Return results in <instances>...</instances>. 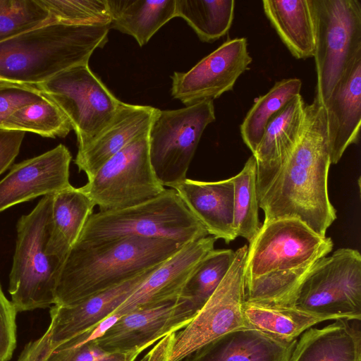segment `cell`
Masks as SVG:
<instances>
[{"label":"cell","mask_w":361,"mask_h":361,"mask_svg":"<svg viewBox=\"0 0 361 361\" xmlns=\"http://www.w3.org/2000/svg\"><path fill=\"white\" fill-rule=\"evenodd\" d=\"M297 340L284 342L244 328L216 338L183 361H289Z\"/></svg>","instance_id":"cell-21"},{"label":"cell","mask_w":361,"mask_h":361,"mask_svg":"<svg viewBox=\"0 0 361 361\" xmlns=\"http://www.w3.org/2000/svg\"><path fill=\"white\" fill-rule=\"evenodd\" d=\"M197 312L183 298L135 310L122 315L92 343L109 353L141 354L163 337L183 329Z\"/></svg>","instance_id":"cell-14"},{"label":"cell","mask_w":361,"mask_h":361,"mask_svg":"<svg viewBox=\"0 0 361 361\" xmlns=\"http://www.w3.org/2000/svg\"><path fill=\"white\" fill-rule=\"evenodd\" d=\"M293 305L333 320H361L360 252L340 248L317 260L300 284Z\"/></svg>","instance_id":"cell-10"},{"label":"cell","mask_w":361,"mask_h":361,"mask_svg":"<svg viewBox=\"0 0 361 361\" xmlns=\"http://www.w3.org/2000/svg\"><path fill=\"white\" fill-rule=\"evenodd\" d=\"M16 310L0 284V361H8L16 345Z\"/></svg>","instance_id":"cell-35"},{"label":"cell","mask_w":361,"mask_h":361,"mask_svg":"<svg viewBox=\"0 0 361 361\" xmlns=\"http://www.w3.org/2000/svg\"><path fill=\"white\" fill-rule=\"evenodd\" d=\"M252 59L245 37L229 39L187 72L175 71L171 96L185 106L214 100L232 90Z\"/></svg>","instance_id":"cell-13"},{"label":"cell","mask_w":361,"mask_h":361,"mask_svg":"<svg viewBox=\"0 0 361 361\" xmlns=\"http://www.w3.org/2000/svg\"><path fill=\"white\" fill-rule=\"evenodd\" d=\"M215 119L212 99L178 109H158L149 130V155L164 187L174 188L187 178L202 135Z\"/></svg>","instance_id":"cell-8"},{"label":"cell","mask_w":361,"mask_h":361,"mask_svg":"<svg viewBox=\"0 0 361 361\" xmlns=\"http://www.w3.org/2000/svg\"><path fill=\"white\" fill-rule=\"evenodd\" d=\"M35 87L69 120L77 137L78 151L109 123L122 103L90 70L89 63L71 67Z\"/></svg>","instance_id":"cell-9"},{"label":"cell","mask_w":361,"mask_h":361,"mask_svg":"<svg viewBox=\"0 0 361 361\" xmlns=\"http://www.w3.org/2000/svg\"><path fill=\"white\" fill-rule=\"evenodd\" d=\"M140 353H109L92 342L76 348L58 349L50 353L44 361H124Z\"/></svg>","instance_id":"cell-34"},{"label":"cell","mask_w":361,"mask_h":361,"mask_svg":"<svg viewBox=\"0 0 361 361\" xmlns=\"http://www.w3.org/2000/svg\"><path fill=\"white\" fill-rule=\"evenodd\" d=\"M243 313L247 328L284 342L297 340L305 331L331 317L310 312L295 305H276L245 300Z\"/></svg>","instance_id":"cell-25"},{"label":"cell","mask_w":361,"mask_h":361,"mask_svg":"<svg viewBox=\"0 0 361 361\" xmlns=\"http://www.w3.org/2000/svg\"><path fill=\"white\" fill-rule=\"evenodd\" d=\"M184 245L169 239L141 238L75 243L62 264L54 305H73L118 286L162 264Z\"/></svg>","instance_id":"cell-2"},{"label":"cell","mask_w":361,"mask_h":361,"mask_svg":"<svg viewBox=\"0 0 361 361\" xmlns=\"http://www.w3.org/2000/svg\"><path fill=\"white\" fill-rule=\"evenodd\" d=\"M110 27L43 23L0 42V78L36 86L71 67L88 63L108 41Z\"/></svg>","instance_id":"cell-3"},{"label":"cell","mask_w":361,"mask_h":361,"mask_svg":"<svg viewBox=\"0 0 361 361\" xmlns=\"http://www.w3.org/2000/svg\"><path fill=\"white\" fill-rule=\"evenodd\" d=\"M316 99L324 104L361 57V4L358 0H313Z\"/></svg>","instance_id":"cell-7"},{"label":"cell","mask_w":361,"mask_h":361,"mask_svg":"<svg viewBox=\"0 0 361 361\" xmlns=\"http://www.w3.org/2000/svg\"><path fill=\"white\" fill-rule=\"evenodd\" d=\"M72 155L59 144L37 157L11 166L0 180V212L39 196L54 195L71 186L69 168Z\"/></svg>","instance_id":"cell-16"},{"label":"cell","mask_w":361,"mask_h":361,"mask_svg":"<svg viewBox=\"0 0 361 361\" xmlns=\"http://www.w3.org/2000/svg\"><path fill=\"white\" fill-rule=\"evenodd\" d=\"M48 13L46 23L109 26L111 16L107 0H37Z\"/></svg>","instance_id":"cell-32"},{"label":"cell","mask_w":361,"mask_h":361,"mask_svg":"<svg viewBox=\"0 0 361 361\" xmlns=\"http://www.w3.org/2000/svg\"><path fill=\"white\" fill-rule=\"evenodd\" d=\"M235 257L230 249L213 250L196 266L180 298L188 300L198 311L216 290Z\"/></svg>","instance_id":"cell-31"},{"label":"cell","mask_w":361,"mask_h":361,"mask_svg":"<svg viewBox=\"0 0 361 361\" xmlns=\"http://www.w3.org/2000/svg\"><path fill=\"white\" fill-rule=\"evenodd\" d=\"M264 12L293 57L314 56L315 19L313 0H264Z\"/></svg>","instance_id":"cell-23"},{"label":"cell","mask_w":361,"mask_h":361,"mask_svg":"<svg viewBox=\"0 0 361 361\" xmlns=\"http://www.w3.org/2000/svg\"><path fill=\"white\" fill-rule=\"evenodd\" d=\"M212 235L185 244L160 264L112 313L121 316L180 299L186 283L198 263L214 249ZM111 314V315H112Z\"/></svg>","instance_id":"cell-15"},{"label":"cell","mask_w":361,"mask_h":361,"mask_svg":"<svg viewBox=\"0 0 361 361\" xmlns=\"http://www.w3.org/2000/svg\"><path fill=\"white\" fill-rule=\"evenodd\" d=\"M110 28L132 36L145 45L164 25L175 18L176 0H107Z\"/></svg>","instance_id":"cell-26"},{"label":"cell","mask_w":361,"mask_h":361,"mask_svg":"<svg viewBox=\"0 0 361 361\" xmlns=\"http://www.w3.org/2000/svg\"><path fill=\"white\" fill-rule=\"evenodd\" d=\"M333 247L331 238L318 235L297 219L264 222L248 246L245 279L310 266Z\"/></svg>","instance_id":"cell-12"},{"label":"cell","mask_w":361,"mask_h":361,"mask_svg":"<svg viewBox=\"0 0 361 361\" xmlns=\"http://www.w3.org/2000/svg\"><path fill=\"white\" fill-rule=\"evenodd\" d=\"M4 88H21V89H25V90L37 89L35 86L22 84V83L8 80L0 78V89H4Z\"/></svg>","instance_id":"cell-38"},{"label":"cell","mask_w":361,"mask_h":361,"mask_svg":"<svg viewBox=\"0 0 361 361\" xmlns=\"http://www.w3.org/2000/svg\"><path fill=\"white\" fill-rule=\"evenodd\" d=\"M331 164L359 141L361 123V57L323 104Z\"/></svg>","instance_id":"cell-19"},{"label":"cell","mask_w":361,"mask_h":361,"mask_svg":"<svg viewBox=\"0 0 361 361\" xmlns=\"http://www.w3.org/2000/svg\"><path fill=\"white\" fill-rule=\"evenodd\" d=\"M247 249L245 245L235 251L226 276L190 322L161 338L139 361H183L227 333L247 328L243 313Z\"/></svg>","instance_id":"cell-5"},{"label":"cell","mask_w":361,"mask_h":361,"mask_svg":"<svg viewBox=\"0 0 361 361\" xmlns=\"http://www.w3.org/2000/svg\"><path fill=\"white\" fill-rule=\"evenodd\" d=\"M305 103L300 94L291 99L268 123L254 156L258 199L278 174L298 141Z\"/></svg>","instance_id":"cell-17"},{"label":"cell","mask_w":361,"mask_h":361,"mask_svg":"<svg viewBox=\"0 0 361 361\" xmlns=\"http://www.w3.org/2000/svg\"><path fill=\"white\" fill-rule=\"evenodd\" d=\"M231 179L233 185L234 231L237 237H243L250 243L260 228L257 164L253 155L247 160L240 172Z\"/></svg>","instance_id":"cell-29"},{"label":"cell","mask_w":361,"mask_h":361,"mask_svg":"<svg viewBox=\"0 0 361 361\" xmlns=\"http://www.w3.org/2000/svg\"><path fill=\"white\" fill-rule=\"evenodd\" d=\"M25 132L0 128V175L11 166L18 156Z\"/></svg>","instance_id":"cell-37"},{"label":"cell","mask_w":361,"mask_h":361,"mask_svg":"<svg viewBox=\"0 0 361 361\" xmlns=\"http://www.w3.org/2000/svg\"><path fill=\"white\" fill-rule=\"evenodd\" d=\"M289 361H361L360 320L340 319L305 331Z\"/></svg>","instance_id":"cell-22"},{"label":"cell","mask_w":361,"mask_h":361,"mask_svg":"<svg viewBox=\"0 0 361 361\" xmlns=\"http://www.w3.org/2000/svg\"><path fill=\"white\" fill-rule=\"evenodd\" d=\"M45 97L38 89H0V128H4L5 122L16 110Z\"/></svg>","instance_id":"cell-36"},{"label":"cell","mask_w":361,"mask_h":361,"mask_svg":"<svg viewBox=\"0 0 361 361\" xmlns=\"http://www.w3.org/2000/svg\"><path fill=\"white\" fill-rule=\"evenodd\" d=\"M174 189L208 235L228 243L237 237L233 226V185L186 178Z\"/></svg>","instance_id":"cell-20"},{"label":"cell","mask_w":361,"mask_h":361,"mask_svg":"<svg viewBox=\"0 0 361 361\" xmlns=\"http://www.w3.org/2000/svg\"><path fill=\"white\" fill-rule=\"evenodd\" d=\"M148 133L132 140L80 188L99 211L134 206L165 190L151 165Z\"/></svg>","instance_id":"cell-11"},{"label":"cell","mask_w":361,"mask_h":361,"mask_svg":"<svg viewBox=\"0 0 361 361\" xmlns=\"http://www.w3.org/2000/svg\"><path fill=\"white\" fill-rule=\"evenodd\" d=\"M53 195H46L18 221L8 292L16 312L54 305V292L63 262L48 255Z\"/></svg>","instance_id":"cell-6"},{"label":"cell","mask_w":361,"mask_h":361,"mask_svg":"<svg viewBox=\"0 0 361 361\" xmlns=\"http://www.w3.org/2000/svg\"><path fill=\"white\" fill-rule=\"evenodd\" d=\"M37 0H0V42L47 22Z\"/></svg>","instance_id":"cell-33"},{"label":"cell","mask_w":361,"mask_h":361,"mask_svg":"<svg viewBox=\"0 0 361 361\" xmlns=\"http://www.w3.org/2000/svg\"><path fill=\"white\" fill-rule=\"evenodd\" d=\"M95 207L80 188L70 186L53 195L49 238L48 255L63 262L77 242Z\"/></svg>","instance_id":"cell-24"},{"label":"cell","mask_w":361,"mask_h":361,"mask_svg":"<svg viewBox=\"0 0 361 361\" xmlns=\"http://www.w3.org/2000/svg\"><path fill=\"white\" fill-rule=\"evenodd\" d=\"M159 109L122 102L109 123L83 149L78 151L75 164L87 179L114 154L139 135L149 131Z\"/></svg>","instance_id":"cell-18"},{"label":"cell","mask_w":361,"mask_h":361,"mask_svg":"<svg viewBox=\"0 0 361 361\" xmlns=\"http://www.w3.org/2000/svg\"><path fill=\"white\" fill-rule=\"evenodd\" d=\"M331 164L324 106L314 99L305 104L297 145L259 197L264 222L297 219L326 236L336 219L328 192Z\"/></svg>","instance_id":"cell-1"},{"label":"cell","mask_w":361,"mask_h":361,"mask_svg":"<svg viewBox=\"0 0 361 361\" xmlns=\"http://www.w3.org/2000/svg\"><path fill=\"white\" fill-rule=\"evenodd\" d=\"M301 87L302 82L298 78L283 79L255 100L240 127L241 137L252 154L269 121L291 99L300 94Z\"/></svg>","instance_id":"cell-27"},{"label":"cell","mask_w":361,"mask_h":361,"mask_svg":"<svg viewBox=\"0 0 361 361\" xmlns=\"http://www.w3.org/2000/svg\"><path fill=\"white\" fill-rule=\"evenodd\" d=\"M3 129L28 131L54 138L65 137L72 128L61 109L45 97L16 110L5 122Z\"/></svg>","instance_id":"cell-30"},{"label":"cell","mask_w":361,"mask_h":361,"mask_svg":"<svg viewBox=\"0 0 361 361\" xmlns=\"http://www.w3.org/2000/svg\"><path fill=\"white\" fill-rule=\"evenodd\" d=\"M207 235L202 224L171 188L134 206L92 214L76 243L93 244L141 238L186 244Z\"/></svg>","instance_id":"cell-4"},{"label":"cell","mask_w":361,"mask_h":361,"mask_svg":"<svg viewBox=\"0 0 361 361\" xmlns=\"http://www.w3.org/2000/svg\"><path fill=\"white\" fill-rule=\"evenodd\" d=\"M137 359V357H132L126 360H124V361H135Z\"/></svg>","instance_id":"cell-39"},{"label":"cell","mask_w":361,"mask_h":361,"mask_svg":"<svg viewBox=\"0 0 361 361\" xmlns=\"http://www.w3.org/2000/svg\"><path fill=\"white\" fill-rule=\"evenodd\" d=\"M234 0H176L175 17L183 18L200 41L212 43L231 27Z\"/></svg>","instance_id":"cell-28"}]
</instances>
